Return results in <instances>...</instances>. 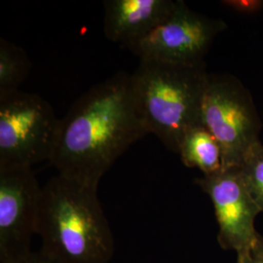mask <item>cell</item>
<instances>
[{
  "mask_svg": "<svg viewBox=\"0 0 263 263\" xmlns=\"http://www.w3.org/2000/svg\"><path fill=\"white\" fill-rule=\"evenodd\" d=\"M173 0H108L104 2V31L115 43L131 49L168 19Z\"/></svg>",
  "mask_w": 263,
  "mask_h": 263,
  "instance_id": "cell-9",
  "label": "cell"
},
{
  "mask_svg": "<svg viewBox=\"0 0 263 263\" xmlns=\"http://www.w3.org/2000/svg\"><path fill=\"white\" fill-rule=\"evenodd\" d=\"M41 197L32 169L0 171V262H14L32 252Z\"/></svg>",
  "mask_w": 263,
  "mask_h": 263,
  "instance_id": "cell-7",
  "label": "cell"
},
{
  "mask_svg": "<svg viewBox=\"0 0 263 263\" xmlns=\"http://www.w3.org/2000/svg\"><path fill=\"white\" fill-rule=\"evenodd\" d=\"M236 263H263V236L259 235L247 254L237 257Z\"/></svg>",
  "mask_w": 263,
  "mask_h": 263,
  "instance_id": "cell-14",
  "label": "cell"
},
{
  "mask_svg": "<svg viewBox=\"0 0 263 263\" xmlns=\"http://www.w3.org/2000/svg\"><path fill=\"white\" fill-rule=\"evenodd\" d=\"M29 69L27 53L13 42L0 38V98L19 91Z\"/></svg>",
  "mask_w": 263,
  "mask_h": 263,
  "instance_id": "cell-11",
  "label": "cell"
},
{
  "mask_svg": "<svg viewBox=\"0 0 263 263\" xmlns=\"http://www.w3.org/2000/svg\"><path fill=\"white\" fill-rule=\"evenodd\" d=\"M179 154L188 168H195L209 176L223 169L222 151L214 135L203 124L191 127L181 138Z\"/></svg>",
  "mask_w": 263,
  "mask_h": 263,
  "instance_id": "cell-10",
  "label": "cell"
},
{
  "mask_svg": "<svg viewBox=\"0 0 263 263\" xmlns=\"http://www.w3.org/2000/svg\"><path fill=\"white\" fill-rule=\"evenodd\" d=\"M98 186L58 174L42 188L40 251L58 263H108L114 237Z\"/></svg>",
  "mask_w": 263,
  "mask_h": 263,
  "instance_id": "cell-2",
  "label": "cell"
},
{
  "mask_svg": "<svg viewBox=\"0 0 263 263\" xmlns=\"http://www.w3.org/2000/svg\"><path fill=\"white\" fill-rule=\"evenodd\" d=\"M239 172L248 191L263 213V144L260 141L248 151Z\"/></svg>",
  "mask_w": 263,
  "mask_h": 263,
  "instance_id": "cell-12",
  "label": "cell"
},
{
  "mask_svg": "<svg viewBox=\"0 0 263 263\" xmlns=\"http://www.w3.org/2000/svg\"><path fill=\"white\" fill-rule=\"evenodd\" d=\"M202 123L221 147L223 169L239 168L248 151L260 141L262 124L253 97L234 76L209 73Z\"/></svg>",
  "mask_w": 263,
  "mask_h": 263,
  "instance_id": "cell-4",
  "label": "cell"
},
{
  "mask_svg": "<svg viewBox=\"0 0 263 263\" xmlns=\"http://www.w3.org/2000/svg\"><path fill=\"white\" fill-rule=\"evenodd\" d=\"M226 28L223 21L208 18L177 0L169 18L130 50L140 60L201 66L214 39Z\"/></svg>",
  "mask_w": 263,
  "mask_h": 263,
  "instance_id": "cell-6",
  "label": "cell"
},
{
  "mask_svg": "<svg viewBox=\"0 0 263 263\" xmlns=\"http://www.w3.org/2000/svg\"><path fill=\"white\" fill-rule=\"evenodd\" d=\"M12 263H58L54 259H52L47 254H44L40 250L37 252H31L30 254L26 255L25 257L21 258Z\"/></svg>",
  "mask_w": 263,
  "mask_h": 263,
  "instance_id": "cell-15",
  "label": "cell"
},
{
  "mask_svg": "<svg viewBox=\"0 0 263 263\" xmlns=\"http://www.w3.org/2000/svg\"><path fill=\"white\" fill-rule=\"evenodd\" d=\"M206 66H183L141 60L131 74L135 104L147 134L179 153L184 133L202 123Z\"/></svg>",
  "mask_w": 263,
  "mask_h": 263,
  "instance_id": "cell-3",
  "label": "cell"
},
{
  "mask_svg": "<svg viewBox=\"0 0 263 263\" xmlns=\"http://www.w3.org/2000/svg\"><path fill=\"white\" fill-rule=\"evenodd\" d=\"M195 182L213 203L220 248L234 251L237 257L247 254L260 235L254 222L262 212L246 187L239 168L222 169Z\"/></svg>",
  "mask_w": 263,
  "mask_h": 263,
  "instance_id": "cell-8",
  "label": "cell"
},
{
  "mask_svg": "<svg viewBox=\"0 0 263 263\" xmlns=\"http://www.w3.org/2000/svg\"><path fill=\"white\" fill-rule=\"evenodd\" d=\"M222 3L230 9L244 14H254L263 8V1L260 0H229Z\"/></svg>",
  "mask_w": 263,
  "mask_h": 263,
  "instance_id": "cell-13",
  "label": "cell"
},
{
  "mask_svg": "<svg viewBox=\"0 0 263 263\" xmlns=\"http://www.w3.org/2000/svg\"><path fill=\"white\" fill-rule=\"evenodd\" d=\"M147 135L124 72L96 84L59 120L49 162L69 179L99 185L135 141Z\"/></svg>",
  "mask_w": 263,
  "mask_h": 263,
  "instance_id": "cell-1",
  "label": "cell"
},
{
  "mask_svg": "<svg viewBox=\"0 0 263 263\" xmlns=\"http://www.w3.org/2000/svg\"><path fill=\"white\" fill-rule=\"evenodd\" d=\"M59 120L38 95L19 90L0 98V171L49 161Z\"/></svg>",
  "mask_w": 263,
  "mask_h": 263,
  "instance_id": "cell-5",
  "label": "cell"
}]
</instances>
